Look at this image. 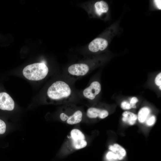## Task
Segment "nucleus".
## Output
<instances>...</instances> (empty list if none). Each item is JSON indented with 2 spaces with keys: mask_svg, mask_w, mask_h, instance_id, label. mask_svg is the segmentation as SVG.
Returning <instances> with one entry per match:
<instances>
[{
  "mask_svg": "<svg viewBox=\"0 0 161 161\" xmlns=\"http://www.w3.org/2000/svg\"><path fill=\"white\" fill-rule=\"evenodd\" d=\"M48 69L46 65L42 63H34L25 67L23 71L24 76L31 80L43 79L47 75Z\"/></svg>",
  "mask_w": 161,
  "mask_h": 161,
  "instance_id": "f257e3e1",
  "label": "nucleus"
},
{
  "mask_svg": "<svg viewBox=\"0 0 161 161\" xmlns=\"http://www.w3.org/2000/svg\"><path fill=\"white\" fill-rule=\"evenodd\" d=\"M71 92L69 85L62 81H58L49 88L47 91L48 96L54 100L66 98L69 96Z\"/></svg>",
  "mask_w": 161,
  "mask_h": 161,
  "instance_id": "f03ea898",
  "label": "nucleus"
},
{
  "mask_svg": "<svg viewBox=\"0 0 161 161\" xmlns=\"http://www.w3.org/2000/svg\"><path fill=\"white\" fill-rule=\"evenodd\" d=\"M108 45V41L106 38L98 37L93 39L89 44L88 48L90 51L97 52L105 50Z\"/></svg>",
  "mask_w": 161,
  "mask_h": 161,
  "instance_id": "7ed1b4c3",
  "label": "nucleus"
},
{
  "mask_svg": "<svg viewBox=\"0 0 161 161\" xmlns=\"http://www.w3.org/2000/svg\"><path fill=\"white\" fill-rule=\"evenodd\" d=\"M101 86L100 83L97 81L92 82L90 85L84 89L83 92L84 96L90 100H93L100 92Z\"/></svg>",
  "mask_w": 161,
  "mask_h": 161,
  "instance_id": "20e7f679",
  "label": "nucleus"
},
{
  "mask_svg": "<svg viewBox=\"0 0 161 161\" xmlns=\"http://www.w3.org/2000/svg\"><path fill=\"white\" fill-rule=\"evenodd\" d=\"M14 102L10 95L5 92L0 93V109L12 111L14 108Z\"/></svg>",
  "mask_w": 161,
  "mask_h": 161,
  "instance_id": "39448f33",
  "label": "nucleus"
},
{
  "mask_svg": "<svg viewBox=\"0 0 161 161\" xmlns=\"http://www.w3.org/2000/svg\"><path fill=\"white\" fill-rule=\"evenodd\" d=\"M89 69L88 65L85 64H76L70 66L68 71L71 75L76 76H83L86 74Z\"/></svg>",
  "mask_w": 161,
  "mask_h": 161,
  "instance_id": "423d86ee",
  "label": "nucleus"
},
{
  "mask_svg": "<svg viewBox=\"0 0 161 161\" xmlns=\"http://www.w3.org/2000/svg\"><path fill=\"white\" fill-rule=\"evenodd\" d=\"M87 114L90 118H95L98 117L100 118L103 119L108 116L109 112L105 110H101L95 108L91 107L88 109Z\"/></svg>",
  "mask_w": 161,
  "mask_h": 161,
  "instance_id": "0eeeda50",
  "label": "nucleus"
},
{
  "mask_svg": "<svg viewBox=\"0 0 161 161\" xmlns=\"http://www.w3.org/2000/svg\"><path fill=\"white\" fill-rule=\"evenodd\" d=\"M94 10L96 14L99 16L107 13L109 9L108 3L104 1H97L94 4Z\"/></svg>",
  "mask_w": 161,
  "mask_h": 161,
  "instance_id": "6e6552de",
  "label": "nucleus"
},
{
  "mask_svg": "<svg viewBox=\"0 0 161 161\" xmlns=\"http://www.w3.org/2000/svg\"><path fill=\"white\" fill-rule=\"evenodd\" d=\"M109 149L115 153L117 156V159L120 160L123 159L126 155L125 149L119 145L115 143L113 145H110Z\"/></svg>",
  "mask_w": 161,
  "mask_h": 161,
  "instance_id": "1a4fd4ad",
  "label": "nucleus"
},
{
  "mask_svg": "<svg viewBox=\"0 0 161 161\" xmlns=\"http://www.w3.org/2000/svg\"><path fill=\"white\" fill-rule=\"evenodd\" d=\"M122 120L130 125L134 124L137 118V116L134 113L129 111H125L122 113Z\"/></svg>",
  "mask_w": 161,
  "mask_h": 161,
  "instance_id": "9d476101",
  "label": "nucleus"
},
{
  "mask_svg": "<svg viewBox=\"0 0 161 161\" xmlns=\"http://www.w3.org/2000/svg\"><path fill=\"white\" fill-rule=\"evenodd\" d=\"M82 116V112L80 110H78L75 112L72 115L69 117L67 120V123L71 125L78 123L81 121Z\"/></svg>",
  "mask_w": 161,
  "mask_h": 161,
  "instance_id": "9b49d317",
  "label": "nucleus"
},
{
  "mask_svg": "<svg viewBox=\"0 0 161 161\" xmlns=\"http://www.w3.org/2000/svg\"><path fill=\"white\" fill-rule=\"evenodd\" d=\"M150 112V109L146 107L141 108L139 111L137 118L140 122L143 123L148 118Z\"/></svg>",
  "mask_w": 161,
  "mask_h": 161,
  "instance_id": "f8f14e48",
  "label": "nucleus"
},
{
  "mask_svg": "<svg viewBox=\"0 0 161 161\" xmlns=\"http://www.w3.org/2000/svg\"><path fill=\"white\" fill-rule=\"evenodd\" d=\"M71 135L73 140H84L85 139L83 134L77 129H74L71 131Z\"/></svg>",
  "mask_w": 161,
  "mask_h": 161,
  "instance_id": "ddd939ff",
  "label": "nucleus"
},
{
  "mask_svg": "<svg viewBox=\"0 0 161 161\" xmlns=\"http://www.w3.org/2000/svg\"><path fill=\"white\" fill-rule=\"evenodd\" d=\"M87 142L84 140H73L72 145L75 148L80 149L85 147L87 145Z\"/></svg>",
  "mask_w": 161,
  "mask_h": 161,
  "instance_id": "4468645a",
  "label": "nucleus"
},
{
  "mask_svg": "<svg viewBox=\"0 0 161 161\" xmlns=\"http://www.w3.org/2000/svg\"><path fill=\"white\" fill-rule=\"evenodd\" d=\"M121 107L124 110H129L133 108L132 105L126 101H123L121 103Z\"/></svg>",
  "mask_w": 161,
  "mask_h": 161,
  "instance_id": "2eb2a0df",
  "label": "nucleus"
},
{
  "mask_svg": "<svg viewBox=\"0 0 161 161\" xmlns=\"http://www.w3.org/2000/svg\"><path fill=\"white\" fill-rule=\"evenodd\" d=\"M146 123L147 125L149 126L153 125L156 121L155 117L154 115H152L146 119Z\"/></svg>",
  "mask_w": 161,
  "mask_h": 161,
  "instance_id": "dca6fc26",
  "label": "nucleus"
},
{
  "mask_svg": "<svg viewBox=\"0 0 161 161\" xmlns=\"http://www.w3.org/2000/svg\"><path fill=\"white\" fill-rule=\"evenodd\" d=\"M155 83L156 85L159 86V89H161V73H159L156 77L155 79Z\"/></svg>",
  "mask_w": 161,
  "mask_h": 161,
  "instance_id": "f3484780",
  "label": "nucleus"
},
{
  "mask_svg": "<svg viewBox=\"0 0 161 161\" xmlns=\"http://www.w3.org/2000/svg\"><path fill=\"white\" fill-rule=\"evenodd\" d=\"M6 130V125L5 122L0 119V134H4Z\"/></svg>",
  "mask_w": 161,
  "mask_h": 161,
  "instance_id": "a211bd4d",
  "label": "nucleus"
},
{
  "mask_svg": "<svg viewBox=\"0 0 161 161\" xmlns=\"http://www.w3.org/2000/svg\"><path fill=\"white\" fill-rule=\"evenodd\" d=\"M106 157L108 160L112 159L116 160L117 159L116 154L112 151H109L106 154Z\"/></svg>",
  "mask_w": 161,
  "mask_h": 161,
  "instance_id": "6ab92c4d",
  "label": "nucleus"
},
{
  "mask_svg": "<svg viewBox=\"0 0 161 161\" xmlns=\"http://www.w3.org/2000/svg\"><path fill=\"white\" fill-rule=\"evenodd\" d=\"M138 101V100L137 98L136 97H133L131 99L129 103L133 106V108H135L136 107V104Z\"/></svg>",
  "mask_w": 161,
  "mask_h": 161,
  "instance_id": "aec40b11",
  "label": "nucleus"
},
{
  "mask_svg": "<svg viewBox=\"0 0 161 161\" xmlns=\"http://www.w3.org/2000/svg\"><path fill=\"white\" fill-rule=\"evenodd\" d=\"M60 118L62 121H64L68 119L69 117L66 114L62 113L60 115Z\"/></svg>",
  "mask_w": 161,
  "mask_h": 161,
  "instance_id": "412c9836",
  "label": "nucleus"
},
{
  "mask_svg": "<svg viewBox=\"0 0 161 161\" xmlns=\"http://www.w3.org/2000/svg\"><path fill=\"white\" fill-rule=\"evenodd\" d=\"M154 3L157 7L159 10L161 9V1L160 0H154Z\"/></svg>",
  "mask_w": 161,
  "mask_h": 161,
  "instance_id": "4be33fe9",
  "label": "nucleus"
}]
</instances>
